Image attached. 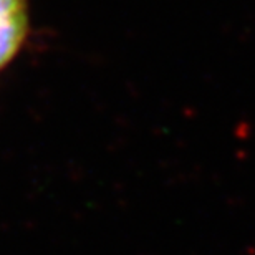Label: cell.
Here are the masks:
<instances>
[{
    "mask_svg": "<svg viewBox=\"0 0 255 255\" xmlns=\"http://www.w3.org/2000/svg\"><path fill=\"white\" fill-rule=\"evenodd\" d=\"M27 33L28 0H0V70L15 58Z\"/></svg>",
    "mask_w": 255,
    "mask_h": 255,
    "instance_id": "cell-1",
    "label": "cell"
}]
</instances>
